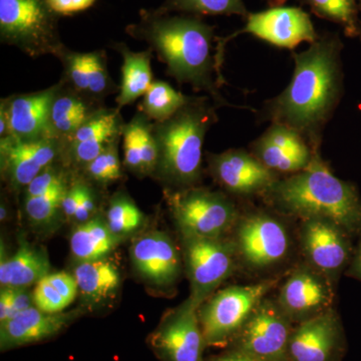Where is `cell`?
Returning a JSON list of instances; mask_svg holds the SVG:
<instances>
[{
  "instance_id": "obj_1",
  "label": "cell",
  "mask_w": 361,
  "mask_h": 361,
  "mask_svg": "<svg viewBox=\"0 0 361 361\" xmlns=\"http://www.w3.org/2000/svg\"><path fill=\"white\" fill-rule=\"evenodd\" d=\"M342 49L339 33L329 32L305 51L293 54L290 82L266 102L261 118L295 130L319 151L325 127L343 97Z\"/></svg>"
},
{
  "instance_id": "obj_2",
  "label": "cell",
  "mask_w": 361,
  "mask_h": 361,
  "mask_svg": "<svg viewBox=\"0 0 361 361\" xmlns=\"http://www.w3.org/2000/svg\"><path fill=\"white\" fill-rule=\"evenodd\" d=\"M126 32L146 42L178 84L206 92L217 108L230 106L220 92L222 73L213 51L215 26L193 14L172 16L142 9L140 20L128 25Z\"/></svg>"
},
{
  "instance_id": "obj_3",
  "label": "cell",
  "mask_w": 361,
  "mask_h": 361,
  "mask_svg": "<svg viewBox=\"0 0 361 361\" xmlns=\"http://www.w3.org/2000/svg\"><path fill=\"white\" fill-rule=\"evenodd\" d=\"M318 152L304 170L275 182L266 198L302 220H327L346 233L357 231L361 228L360 193L353 184L337 178Z\"/></svg>"
},
{
  "instance_id": "obj_4",
  "label": "cell",
  "mask_w": 361,
  "mask_h": 361,
  "mask_svg": "<svg viewBox=\"0 0 361 361\" xmlns=\"http://www.w3.org/2000/svg\"><path fill=\"white\" fill-rule=\"evenodd\" d=\"M209 97H194L172 118L153 123L158 161L154 176L177 190L195 187L201 179L206 135L218 116Z\"/></svg>"
},
{
  "instance_id": "obj_5",
  "label": "cell",
  "mask_w": 361,
  "mask_h": 361,
  "mask_svg": "<svg viewBox=\"0 0 361 361\" xmlns=\"http://www.w3.org/2000/svg\"><path fill=\"white\" fill-rule=\"evenodd\" d=\"M59 16L47 0H0V39L32 58L59 56L66 49Z\"/></svg>"
},
{
  "instance_id": "obj_6",
  "label": "cell",
  "mask_w": 361,
  "mask_h": 361,
  "mask_svg": "<svg viewBox=\"0 0 361 361\" xmlns=\"http://www.w3.org/2000/svg\"><path fill=\"white\" fill-rule=\"evenodd\" d=\"M276 283L277 279H269L256 284L234 285L207 299L199 307V320L207 345H222L237 336Z\"/></svg>"
},
{
  "instance_id": "obj_7",
  "label": "cell",
  "mask_w": 361,
  "mask_h": 361,
  "mask_svg": "<svg viewBox=\"0 0 361 361\" xmlns=\"http://www.w3.org/2000/svg\"><path fill=\"white\" fill-rule=\"evenodd\" d=\"M168 203L180 234L221 238L238 219L236 206L226 195L191 187L168 194Z\"/></svg>"
},
{
  "instance_id": "obj_8",
  "label": "cell",
  "mask_w": 361,
  "mask_h": 361,
  "mask_svg": "<svg viewBox=\"0 0 361 361\" xmlns=\"http://www.w3.org/2000/svg\"><path fill=\"white\" fill-rule=\"evenodd\" d=\"M244 27L236 32L218 39L216 61L222 68V58L227 42L241 35H251L274 45L278 49H294L302 42L312 44L319 37L310 14L300 7L275 6L266 11L249 13Z\"/></svg>"
},
{
  "instance_id": "obj_9",
  "label": "cell",
  "mask_w": 361,
  "mask_h": 361,
  "mask_svg": "<svg viewBox=\"0 0 361 361\" xmlns=\"http://www.w3.org/2000/svg\"><path fill=\"white\" fill-rule=\"evenodd\" d=\"M183 253L189 278L190 298L200 307L232 274L235 247L221 238L182 234Z\"/></svg>"
},
{
  "instance_id": "obj_10",
  "label": "cell",
  "mask_w": 361,
  "mask_h": 361,
  "mask_svg": "<svg viewBox=\"0 0 361 361\" xmlns=\"http://www.w3.org/2000/svg\"><path fill=\"white\" fill-rule=\"evenodd\" d=\"M238 336L239 351L260 361H290L288 344L290 319L278 303L262 301Z\"/></svg>"
},
{
  "instance_id": "obj_11",
  "label": "cell",
  "mask_w": 361,
  "mask_h": 361,
  "mask_svg": "<svg viewBox=\"0 0 361 361\" xmlns=\"http://www.w3.org/2000/svg\"><path fill=\"white\" fill-rule=\"evenodd\" d=\"M63 151V140L52 135L35 139H23L14 135L1 137L2 178L11 189H25L42 171L51 167Z\"/></svg>"
},
{
  "instance_id": "obj_12",
  "label": "cell",
  "mask_w": 361,
  "mask_h": 361,
  "mask_svg": "<svg viewBox=\"0 0 361 361\" xmlns=\"http://www.w3.org/2000/svg\"><path fill=\"white\" fill-rule=\"evenodd\" d=\"M199 306L188 298L166 316L151 336V344L164 361H203L205 345Z\"/></svg>"
},
{
  "instance_id": "obj_13",
  "label": "cell",
  "mask_w": 361,
  "mask_h": 361,
  "mask_svg": "<svg viewBox=\"0 0 361 361\" xmlns=\"http://www.w3.org/2000/svg\"><path fill=\"white\" fill-rule=\"evenodd\" d=\"M209 168L214 179L229 193L238 196L265 194L277 182V173L244 149L211 154Z\"/></svg>"
},
{
  "instance_id": "obj_14",
  "label": "cell",
  "mask_w": 361,
  "mask_h": 361,
  "mask_svg": "<svg viewBox=\"0 0 361 361\" xmlns=\"http://www.w3.org/2000/svg\"><path fill=\"white\" fill-rule=\"evenodd\" d=\"M289 243L283 224L267 214H252L239 223L237 247L251 267L261 269L277 264L288 253Z\"/></svg>"
},
{
  "instance_id": "obj_15",
  "label": "cell",
  "mask_w": 361,
  "mask_h": 361,
  "mask_svg": "<svg viewBox=\"0 0 361 361\" xmlns=\"http://www.w3.org/2000/svg\"><path fill=\"white\" fill-rule=\"evenodd\" d=\"M334 291L329 278L314 268H299L280 290L278 305L290 320L310 319L330 310Z\"/></svg>"
},
{
  "instance_id": "obj_16",
  "label": "cell",
  "mask_w": 361,
  "mask_h": 361,
  "mask_svg": "<svg viewBox=\"0 0 361 361\" xmlns=\"http://www.w3.org/2000/svg\"><path fill=\"white\" fill-rule=\"evenodd\" d=\"M302 221L301 245L311 266L327 278L336 276L348 259L346 232L330 221Z\"/></svg>"
},
{
  "instance_id": "obj_17",
  "label": "cell",
  "mask_w": 361,
  "mask_h": 361,
  "mask_svg": "<svg viewBox=\"0 0 361 361\" xmlns=\"http://www.w3.org/2000/svg\"><path fill=\"white\" fill-rule=\"evenodd\" d=\"M341 325L334 310L304 320L291 332L290 361H331L341 344Z\"/></svg>"
},
{
  "instance_id": "obj_18",
  "label": "cell",
  "mask_w": 361,
  "mask_h": 361,
  "mask_svg": "<svg viewBox=\"0 0 361 361\" xmlns=\"http://www.w3.org/2000/svg\"><path fill=\"white\" fill-rule=\"evenodd\" d=\"M130 259L137 272L158 286L172 285L180 273L179 251L164 232L140 237L130 248Z\"/></svg>"
},
{
  "instance_id": "obj_19",
  "label": "cell",
  "mask_w": 361,
  "mask_h": 361,
  "mask_svg": "<svg viewBox=\"0 0 361 361\" xmlns=\"http://www.w3.org/2000/svg\"><path fill=\"white\" fill-rule=\"evenodd\" d=\"M59 87V82L54 87L39 92L18 94L1 99L0 108L6 111L8 120V135L23 139H35L52 135L51 104Z\"/></svg>"
},
{
  "instance_id": "obj_20",
  "label": "cell",
  "mask_w": 361,
  "mask_h": 361,
  "mask_svg": "<svg viewBox=\"0 0 361 361\" xmlns=\"http://www.w3.org/2000/svg\"><path fill=\"white\" fill-rule=\"evenodd\" d=\"M75 313H47L30 307L0 324L1 350L51 338L73 322Z\"/></svg>"
},
{
  "instance_id": "obj_21",
  "label": "cell",
  "mask_w": 361,
  "mask_h": 361,
  "mask_svg": "<svg viewBox=\"0 0 361 361\" xmlns=\"http://www.w3.org/2000/svg\"><path fill=\"white\" fill-rule=\"evenodd\" d=\"M51 274V263L42 249L21 240L18 250L9 258H1V288H28Z\"/></svg>"
},
{
  "instance_id": "obj_22",
  "label": "cell",
  "mask_w": 361,
  "mask_h": 361,
  "mask_svg": "<svg viewBox=\"0 0 361 361\" xmlns=\"http://www.w3.org/2000/svg\"><path fill=\"white\" fill-rule=\"evenodd\" d=\"M114 49L123 59L121 68L122 78L116 99L118 110H121L123 106H130L140 97H144L153 84V51L149 49L144 51H133L126 44H115Z\"/></svg>"
},
{
  "instance_id": "obj_23",
  "label": "cell",
  "mask_w": 361,
  "mask_h": 361,
  "mask_svg": "<svg viewBox=\"0 0 361 361\" xmlns=\"http://www.w3.org/2000/svg\"><path fill=\"white\" fill-rule=\"evenodd\" d=\"M118 237L109 228L106 221L94 218L82 223L71 236V250L80 262L104 259L115 249Z\"/></svg>"
},
{
  "instance_id": "obj_24",
  "label": "cell",
  "mask_w": 361,
  "mask_h": 361,
  "mask_svg": "<svg viewBox=\"0 0 361 361\" xmlns=\"http://www.w3.org/2000/svg\"><path fill=\"white\" fill-rule=\"evenodd\" d=\"M78 291L87 300L99 302L113 295L121 284V275L114 263L106 259L80 262L73 271Z\"/></svg>"
},
{
  "instance_id": "obj_25",
  "label": "cell",
  "mask_w": 361,
  "mask_h": 361,
  "mask_svg": "<svg viewBox=\"0 0 361 361\" xmlns=\"http://www.w3.org/2000/svg\"><path fill=\"white\" fill-rule=\"evenodd\" d=\"M193 99L194 97L178 92L167 82L154 80L148 92L142 97L139 109L149 120L161 123L172 118Z\"/></svg>"
},
{
  "instance_id": "obj_26",
  "label": "cell",
  "mask_w": 361,
  "mask_h": 361,
  "mask_svg": "<svg viewBox=\"0 0 361 361\" xmlns=\"http://www.w3.org/2000/svg\"><path fill=\"white\" fill-rule=\"evenodd\" d=\"M251 153L275 173L295 174L310 165L315 152L294 153L272 144L261 135L251 144Z\"/></svg>"
},
{
  "instance_id": "obj_27",
  "label": "cell",
  "mask_w": 361,
  "mask_h": 361,
  "mask_svg": "<svg viewBox=\"0 0 361 361\" xmlns=\"http://www.w3.org/2000/svg\"><path fill=\"white\" fill-rule=\"evenodd\" d=\"M158 13L193 16H238L246 18L249 11L243 0H165L155 9Z\"/></svg>"
},
{
  "instance_id": "obj_28",
  "label": "cell",
  "mask_w": 361,
  "mask_h": 361,
  "mask_svg": "<svg viewBox=\"0 0 361 361\" xmlns=\"http://www.w3.org/2000/svg\"><path fill=\"white\" fill-rule=\"evenodd\" d=\"M318 18L341 25L346 37H358L360 7L356 0H301Z\"/></svg>"
},
{
  "instance_id": "obj_29",
  "label": "cell",
  "mask_w": 361,
  "mask_h": 361,
  "mask_svg": "<svg viewBox=\"0 0 361 361\" xmlns=\"http://www.w3.org/2000/svg\"><path fill=\"white\" fill-rule=\"evenodd\" d=\"M142 221L144 214L129 197L120 194L111 199L106 212V223L116 236L135 232L141 227Z\"/></svg>"
},
{
  "instance_id": "obj_30",
  "label": "cell",
  "mask_w": 361,
  "mask_h": 361,
  "mask_svg": "<svg viewBox=\"0 0 361 361\" xmlns=\"http://www.w3.org/2000/svg\"><path fill=\"white\" fill-rule=\"evenodd\" d=\"M68 189L66 182H63L52 188L47 193L25 198V209L28 220L37 225L51 222L61 209Z\"/></svg>"
},
{
  "instance_id": "obj_31",
  "label": "cell",
  "mask_w": 361,
  "mask_h": 361,
  "mask_svg": "<svg viewBox=\"0 0 361 361\" xmlns=\"http://www.w3.org/2000/svg\"><path fill=\"white\" fill-rule=\"evenodd\" d=\"M89 77V97L99 102L104 97L116 92L106 65V52L97 51L85 54Z\"/></svg>"
},
{
  "instance_id": "obj_32",
  "label": "cell",
  "mask_w": 361,
  "mask_h": 361,
  "mask_svg": "<svg viewBox=\"0 0 361 361\" xmlns=\"http://www.w3.org/2000/svg\"><path fill=\"white\" fill-rule=\"evenodd\" d=\"M118 139L120 137L111 142L103 153L85 166V171L90 179L101 184H109L122 177V166L118 149Z\"/></svg>"
},
{
  "instance_id": "obj_33",
  "label": "cell",
  "mask_w": 361,
  "mask_h": 361,
  "mask_svg": "<svg viewBox=\"0 0 361 361\" xmlns=\"http://www.w3.org/2000/svg\"><path fill=\"white\" fill-rule=\"evenodd\" d=\"M59 59L63 63V70H65V78L63 80L65 85L78 94L90 97L85 54L71 51L66 47L59 54Z\"/></svg>"
},
{
  "instance_id": "obj_34",
  "label": "cell",
  "mask_w": 361,
  "mask_h": 361,
  "mask_svg": "<svg viewBox=\"0 0 361 361\" xmlns=\"http://www.w3.org/2000/svg\"><path fill=\"white\" fill-rule=\"evenodd\" d=\"M123 164L130 172L144 176L137 123L133 118L123 128Z\"/></svg>"
},
{
  "instance_id": "obj_35",
  "label": "cell",
  "mask_w": 361,
  "mask_h": 361,
  "mask_svg": "<svg viewBox=\"0 0 361 361\" xmlns=\"http://www.w3.org/2000/svg\"><path fill=\"white\" fill-rule=\"evenodd\" d=\"M33 300L35 307L47 313L63 312L68 306L65 298L52 286L47 277L35 284Z\"/></svg>"
},
{
  "instance_id": "obj_36",
  "label": "cell",
  "mask_w": 361,
  "mask_h": 361,
  "mask_svg": "<svg viewBox=\"0 0 361 361\" xmlns=\"http://www.w3.org/2000/svg\"><path fill=\"white\" fill-rule=\"evenodd\" d=\"M66 182L65 176L54 166L45 169L25 188V198L39 196L47 193L61 183Z\"/></svg>"
},
{
  "instance_id": "obj_37",
  "label": "cell",
  "mask_w": 361,
  "mask_h": 361,
  "mask_svg": "<svg viewBox=\"0 0 361 361\" xmlns=\"http://www.w3.org/2000/svg\"><path fill=\"white\" fill-rule=\"evenodd\" d=\"M47 278L52 286L65 298L68 305L75 300L78 292V287L77 280L73 275L66 272L51 273L47 275Z\"/></svg>"
},
{
  "instance_id": "obj_38",
  "label": "cell",
  "mask_w": 361,
  "mask_h": 361,
  "mask_svg": "<svg viewBox=\"0 0 361 361\" xmlns=\"http://www.w3.org/2000/svg\"><path fill=\"white\" fill-rule=\"evenodd\" d=\"M51 11L58 16H71L87 11L96 0H47Z\"/></svg>"
},
{
  "instance_id": "obj_39",
  "label": "cell",
  "mask_w": 361,
  "mask_h": 361,
  "mask_svg": "<svg viewBox=\"0 0 361 361\" xmlns=\"http://www.w3.org/2000/svg\"><path fill=\"white\" fill-rule=\"evenodd\" d=\"M85 184L75 183L71 187H68V191L63 198L61 210L68 218H75V213L82 200V192H84Z\"/></svg>"
},
{
  "instance_id": "obj_40",
  "label": "cell",
  "mask_w": 361,
  "mask_h": 361,
  "mask_svg": "<svg viewBox=\"0 0 361 361\" xmlns=\"http://www.w3.org/2000/svg\"><path fill=\"white\" fill-rule=\"evenodd\" d=\"M96 210V199L92 190L87 185H85L84 192H82V200L75 213V219L78 223H85L90 220V216Z\"/></svg>"
},
{
  "instance_id": "obj_41",
  "label": "cell",
  "mask_w": 361,
  "mask_h": 361,
  "mask_svg": "<svg viewBox=\"0 0 361 361\" xmlns=\"http://www.w3.org/2000/svg\"><path fill=\"white\" fill-rule=\"evenodd\" d=\"M13 289V307H11V318L20 314V312L32 307L35 304L33 300V292L28 291L27 288Z\"/></svg>"
},
{
  "instance_id": "obj_42",
  "label": "cell",
  "mask_w": 361,
  "mask_h": 361,
  "mask_svg": "<svg viewBox=\"0 0 361 361\" xmlns=\"http://www.w3.org/2000/svg\"><path fill=\"white\" fill-rule=\"evenodd\" d=\"M13 307V289L1 288L0 292V324L7 322L11 317Z\"/></svg>"
},
{
  "instance_id": "obj_43",
  "label": "cell",
  "mask_w": 361,
  "mask_h": 361,
  "mask_svg": "<svg viewBox=\"0 0 361 361\" xmlns=\"http://www.w3.org/2000/svg\"><path fill=\"white\" fill-rule=\"evenodd\" d=\"M216 361H260L256 360V358L252 357V356L246 355V353H241V351H236V353H229L224 356L216 360Z\"/></svg>"
},
{
  "instance_id": "obj_44",
  "label": "cell",
  "mask_w": 361,
  "mask_h": 361,
  "mask_svg": "<svg viewBox=\"0 0 361 361\" xmlns=\"http://www.w3.org/2000/svg\"><path fill=\"white\" fill-rule=\"evenodd\" d=\"M353 273L361 279V249L356 256L355 263H353Z\"/></svg>"
},
{
  "instance_id": "obj_45",
  "label": "cell",
  "mask_w": 361,
  "mask_h": 361,
  "mask_svg": "<svg viewBox=\"0 0 361 361\" xmlns=\"http://www.w3.org/2000/svg\"><path fill=\"white\" fill-rule=\"evenodd\" d=\"M265 1L267 2L268 6L270 7H275L284 6L287 0H265Z\"/></svg>"
},
{
  "instance_id": "obj_46",
  "label": "cell",
  "mask_w": 361,
  "mask_h": 361,
  "mask_svg": "<svg viewBox=\"0 0 361 361\" xmlns=\"http://www.w3.org/2000/svg\"><path fill=\"white\" fill-rule=\"evenodd\" d=\"M7 218V209L6 206L1 205L0 208V219L1 221L6 220Z\"/></svg>"
},
{
  "instance_id": "obj_47",
  "label": "cell",
  "mask_w": 361,
  "mask_h": 361,
  "mask_svg": "<svg viewBox=\"0 0 361 361\" xmlns=\"http://www.w3.org/2000/svg\"><path fill=\"white\" fill-rule=\"evenodd\" d=\"M356 2H357L358 7H360V11H361V0H356Z\"/></svg>"
},
{
  "instance_id": "obj_48",
  "label": "cell",
  "mask_w": 361,
  "mask_h": 361,
  "mask_svg": "<svg viewBox=\"0 0 361 361\" xmlns=\"http://www.w3.org/2000/svg\"><path fill=\"white\" fill-rule=\"evenodd\" d=\"M358 37H360V39L361 40V20H360V35H358Z\"/></svg>"
}]
</instances>
